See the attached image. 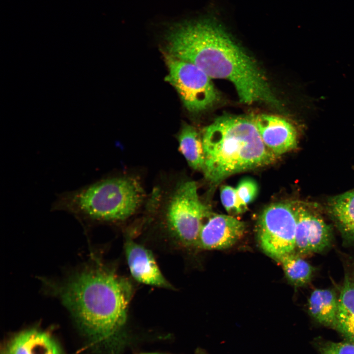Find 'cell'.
<instances>
[{"mask_svg": "<svg viewBox=\"0 0 354 354\" xmlns=\"http://www.w3.org/2000/svg\"><path fill=\"white\" fill-rule=\"evenodd\" d=\"M54 289L95 348L104 354H120L127 339L124 327L133 293L128 280L96 262Z\"/></svg>", "mask_w": 354, "mask_h": 354, "instance_id": "1", "label": "cell"}, {"mask_svg": "<svg viewBox=\"0 0 354 354\" xmlns=\"http://www.w3.org/2000/svg\"><path fill=\"white\" fill-rule=\"evenodd\" d=\"M166 52L197 66L210 78L227 80L241 102L280 103L254 60L216 24L206 20L183 22L165 35Z\"/></svg>", "mask_w": 354, "mask_h": 354, "instance_id": "2", "label": "cell"}, {"mask_svg": "<svg viewBox=\"0 0 354 354\" xmlns=\"http://www.w3.org/2000/svg\"><path fill=\"white\" fill-rule=\"evenodd\" d=\"M202 142L206 178L216 184L238 172L268 165L277 156L263 142L253 119L220 118L207 126Z\"/></svg>", "mask_w": 354, "mask_h": 354, "instance_id": "3", "label": "cell"}, {"mask_svg": "<svg viewBox=\"0 0 354 354\" xmlns=\"http://www.w3.org/2000/svg\"><path fill=\"white\" fill-rule=\"evenodd\" d=\"M144 195L137 179L130 177H110L63 193L53 208L91 220L122 221L138 210Z\"/></svg>", "mask_w": 354, "mask_h": 354, "instance_id": "4", "label": "cell"}, {"mask_svg": "<svg viewBox=\"0 0 354 354\" xmlns=\"http://www.w3.org/2000/svg\"><path fill=\"white\" fill-rule=\"evenodd\" d=\"M211 213L201 201L193 181L179 183L171 195L165 210L167 226L186 246H195L205 218Z\"/></svg>", "mask_w": 354, "mask_h": 354, "instance_id": "5", "label": "cell"}, {"mask_svg": "<svg viewBox=\"0 0 354 354\" xmlns=\"http://www.w3.org/2000/svg\"><path fill=\"white\" fill-rule=\"evenodd\" d=\"M168 69L165 81L177 90L185 107L197 113L211 106L217 99V93L210 78L195 64L165 52Z\"/></svg>", "mask_w": 354, "mask_h": 354, "instance_id": "6", "label": "cell"}, {"mask_svg": "<svg viewBox=\"0 0 354 354\" xmlns=\"http://www.w3.org/2000/svg\"><path fill=\"white\" fill-rule=\"evenodd\" d=\"M295 217L291 204H272L265 208L259 217V244L264 253L278 261L295 251Z\"/></svg>", "mask_w": 354, "mask_h": 354, "instance_id": "7", "label": "cell"}, {"mask_svg": "<svg viewBox=\"0 0 354 354\" xmlns=\"http://www.w3.org/2000/svg\"><path fill=\"white\" fill-rule=\"evenodd\" d=\"M291 204L296 220L295 252L307 254L328 247L332 238L330 229L314 208L301 202Z\"/></svg>", "mask_w": 354, "mask_h": 354, "instance_id": "8", "label": "cell"}, {"mask_svg": "<svg viewBox=\"0 0 354 354\" xmlns=\"http://www.w3.org/2000/svg\"><path fill=\"white\" fill-rule=\"evenodd\" d=\"M245 224L234 217L211 214L203 223L195 246L205 250H221L235 244L243 236Z\"/></svg>", "mask_w": 354, "mask_h": 354, "instance_id": "9", "label": "cell"}, {"mask_svg": "<svg viewBox=\"0 0 354 354\" xmlns=\"http://www.w3.org/2000/svg\"><path fill=\"white\" fill-rule=\"evenodd\" d=\"M253 121L263 142L276 155L284 154L296 147L297 130L287 119L262 114L257 116Z\"/></svg>", "mask_w": 354, "mask_h": 354, "instance_id": "10", "label": "cell"}, {"mask_svg": "<svg viewBox=\"0 0 354 354\" xmlns=\"http://www.w3.org/2000/svg\"><path fill=\"white\" fill-rule=\"evenodd\" d=\"M125 252L130 273L136 281L158 287L173 288L161 273L149 250L128 239L125 243Z\"/></svg>", "mask_w": 354, "mask_h": 354, "instance_id": "11", "label": "cell"}, {"mask_svg": "<svg viewBox=\"0 0 354 354\" xmlns=\"http://www.w3.org/2000/svg\"><path fill=\"white\" fill-rule=\"evenodd\" d=\"M7 354H63L47 332L30 329L16 335L10 342Z\"/></svg>", "mask_w": 354, "mask_h": 354, "instance_id": "12", "label": "cell"}, {"mask_svg": "<svg viewBox=\"0 0 354 354\" xmlns=\"http://www.w3.org/2000/svg\"><path fill=\"white\" fill-rule=\"evenodd\" d=\"M338 301V297L333 290L316 289L308 299V311L320 324L336 329Z\"/></svg>", "mask_w": 354, "mask_h": 354, "instance_id": "13", "label": "cell"}, {"mask_svg": "<svg viewBox=\"0 0 354 354\" xmlns=\"http://www.w3.org/2000/svg\"><path fill=\"white\" fill-rule=\"evenodd\" d=\"M179 148L188 165L195 170L203 171L205 154L201 137L192 126L184 124L178 136Z\"/></svg>", "mask_w": 354, "mask_h": 354, "instance_id": "14", "label": "cell"}, {"mask_svg": "<svg viewBox=\"0 0 354 354\" xmlns=\"http://www.w3.org/2000/svg\"><path fill=\"white\" fill-rule=\"evenodd\" d=\"M328 206L342 230L354 237V190L332 198Z\"/></svg>", "mask_w": 354, "mask_h": 354, "instance_id": "15", "label": "cell"}, {"mask_svg": "<svg viewBox=\"0 0 354 354\" xmlns=\"http://www.w3.org/2000/svg\"><path fill=\"white\" fill-rule=\"evenodd\" d=\"M281 264L288 281L295 286H302L311 280L314 268L294 251L287 254L278 260Z\"/></svg>", "mask_w": 354, "mask_h": 354, "instance_id": "16", "label": "cell"}, {"mask_svg": "<svg viewBox=\"0 0 354 354\" xmlns=\"http://www.w3.org/2000/svg\"><path fill=\"white\" fill-rule=\"evenodd\" d=\"M220 199L225 209L230 213L238 214L247 209V207L239 201L236 188L232 186L223 185L221 187Z\"/></svg>", "mask_w": 354, "mask_h": 354, "instance_id": "17", "label": "cell"}, {"mask_svg": "<svg viewBox=\"0 0 354 354\" xmlns=\"http://www.w3.org/2000/svg\"><path fill=\"white\" fill-rule=\"evenodd\" d=\"M236 190L240 202L247 207V205L254 201L257 196L259 188L254 179L245 177L239 181Z\"/></svg>", "mask_w": 354, "mask_h": 354, "instance_id": "18", "label": "cell"}, {"mask_svg": "<svg viewBox=\"0 0 354 354\" xmlns=\"http://www.w3.org/2000/svg\"><path fill=\"white\" fill-rule=\"evenodd\" d=\"M316 346L320 354H354V344L346 340L318 341Z\"/></svg>", "mask_w": 354, "mask_h": 354, "instance_id": "19", "label": "cell"}, {"mask_svg": "<svg viewBox=\"0 0 354 354\" xmlns=\"http://www.w3.org/2000/svg\"><path fill=\"white\" fill-rule=\"evenodd\" d=\"M196 354H206L204 351L201 350H198Z\"/></svg>", "mask_w": 354, "mask_h": 354, "instance_id": "20", "label": "cell"}, {"mask_svg": "<svg viewBox=\"0 0 354 354\" xmlns=\"http://www.w3.org/2000/svg\"><path fill=\"white\" fill-rule=\"evenodd\" d=\"M141 354H158V353H143Z\"/></svg>", "mask_w": 354, "mask_h": 354, "instance_id": "21", "label": "cell"}]
</instances>
